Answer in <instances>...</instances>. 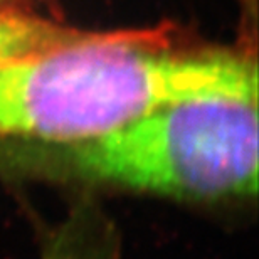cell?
<instances>
[{
  "mask_svg": "<svg viewBox=\"0 0 259 259\" xmlns=\"http://www.w3.org/2000/svg\"><path fill=\"white\" fill-rule=\"evenodd\" d=\"M257 98V66L234 51H174L157 30L95 32L0 63V142L93 138L153 108Z\"/></svg>",
  "mask_w": 259,
  "mask_h": 259,
  "instance_id": "1",
  "label": "cell"
},
{
  "mask_svg": "<svg viewBox=\"0 0 259 259\" xmlns=\"http://www.w3.org/2000/svg\"><path fill=\"white\" fill-rule=\"evenodd\" d=\"M257 137V98L217 96L153 108L93 138L25 143L64 177L217 200L256 194Z\"/></svg>",
  "mask_w": 259,
  "mask_h": 259,
  "instance_id": "2",
  "label": "cell"
},
{
  "mask_svg": "<svg viewBox=\"0 0 259 259\" xmlns=\"http://www.w3.org/2000/svg\"><path fill=\"white\" fill-rule=\"evenodd\" d=\"M64 40V30L48 19L0 9V63L53 49Z\"/></svg>",
  "mask_w": 259,
  "mask_h": 259,
  "instance_id": "3",
  "label": "cell"
},
{
  "mask_svg": "<svg viewBox=\"0 0 259 259\" xmlns=\"http://www.w3.org/2000/svg\"><path fill=\"white\" fill-rule=\"evenodd\" d=\"M15 0H0V9H12L10 7V4H14ZM14 10H17V9H14Z\"/></svg>",
  "mask_w": 259,
  "mask_h": 259,
  "instance_id": "4",
  "label": "cell"
}]
</instances>
